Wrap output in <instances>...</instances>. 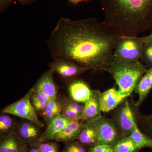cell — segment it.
<instances>
[{
    "label": "cell",
    "mask_w": 152,
    "mask_h": 152,
    "mask_svg": "<svg viewBox=\"0 0 152 152\" xmlns=\"http://www.w3.org/2000/svg\"><path fill=\"white\" fill-rule=\"evenodd\" d=\"M121 37L95 18H61L48 40V48L53 59L69 60L88 70L107 72Z\"/></svg>",
    "instance_id": "obj_1"
},
{
    "label": "cell",
    "mask_w": 152,
    "mask_h": 152,
    "mask_svg": "<svg viewBox=\"0 0 152 152\" xmlns=\"http://www.w3.org/2000/svg\"><path fill=\"white\" fill-rule=\"evenodd\" d=\"M104 21L123 37H138L152 30V0H100Z\"/></svg>",
    "instance_id": "obj_2"
},
{
    "label": "cell",
    "mask_w": 152,
    "mask_h": 152,
    "mask_svg": "<svg viewBox=\"0 0 152 152\" xmlns=\"http://www.w3.org/2000/svg\"><path fill=\"white\" fill-rule=\"evenodd\" d=\"M148 70L141 61L126 63L113 59L107 72L113 76L118 85V91L125 98L132 94Z\"/></svg>",
    "instance_id": "obj_3"
},
{
    "label": "cell",
    "mask_w": 152,
    "mask_h": 152,
    "mask_svg": "<svg viewBox=\"0 0 152 152\" xmlns=\"http://www.w3.org/2000/svg\"><path fill=\"white\" fill-rule=\"evenodd\" d=\"M144 45L142 37L123 36L116 45L113 59L126 63L140 61Z\"/></svg>",
    "instance_id": "obj_4"
},
{
    "label": "cell",
    "mask_w": 152,
    "mask_h": 152,
    "mask_svg": "<svg viewBox=\"0 0 152 152\" xmlns=\"http://www.w3.org/2000/svg\"><path fill=\"white\" fill-rule=\"evenodd\" d=\"M33 92L31 88L22 99L7 106L1 111L2 113L11 114L31 121L41 128L43 124L39 120L37 112L31 102V96Z\"/></svg>",
    "instance_id": "obj_5"
},
{
    "label": "cell",
    "mask_w": 152,
    "mask_h": 152,
    "mask_svg": "<svg viewBox=\"0 0 152 152\" xmlns=\"http://www.w3.org/2000/svg\"><path fill=\"white\" fill-rule=\"evenodd\" d=\"M49 66L55 73L70 83L77 80L82 74L88 70L72 61L63 58L53 59L49 64Z\"/></svg>",
    "instance_id": "obj_6"
},
{
    "label": "cell",
    "mask_w": 152,
    "mask_h": 152,
    "mask_svg": "<svg viewBox=\"0 0 152 152\" xmlns=\"http://www.w3.org/2000/svg\"><path fill=\"white\" fill-rule=\"evenodd\" d=\"M94 122L97 130L98 140L99 145L111 146L110 145L116 141L118 137L116 126L112 122L102 116Z\"/></svg>",
    "instance_id": "obj_7"
},
{
    "label": "cell",
    "mask_w": 152,
    "mask_h": 152,
    "mask_svg": "<svg viewBox=\"0 0 152 152\" xmlns=\"http://www.w3.org/2000/svg\"><path fill=\"white\" fill-rule=\"evenodd\" d=\"M41 128L34 123L23 119L17 125L16 133L23 140L29 143L41 142L43 133Z\"/></svg>",
    "instance_id": "obj_8"
},
{
    "label": "cell",
    "mask_w": 152,
    "mask_h": 152,
    "mask_svg": "<svg viewBox=\"0 0 152 152\" xmlns=\"http://www.w3.org/2000/svg\"><path fill=\"white\" fill-rule=\"evenodd\" d=\"M101 93L97 90H92L91 96L85 104L82 114V120L88 123L94 122L102 116L100 103Z\"/></svg>",
    "instance_id": "obj_9"
},
{
    "label": "cell",
    "mask_w": 152,
    "mask_h": 152,
    "mask_svg": "<svg viewBox=\"0 0 152 152\" xmlns=\"http://www.w3.org/2000/svg\"><path fill=\"white\" fill-rule=\"evenodd\" d=\"M55 73L50 69L44 72L33 87L34 91H40L47 95L51 100L56 99L58 88L54 80Z\"/></svg>",
    "instance_id": "obj_10"
},
{
    "label": "cell",
    "mask_w": 152,
    "mask_h": 152,
    "mask_svg": "<svg viewBox=\"0 0 152 152\" xmlns=\"http://www.w3.org/2000/svg\"><path fill=\"white\" fill-rule=\"evenodd\" d=\"M69 91L72 100L85 104L91 97L92 90L83 81L77 79L70 83Z\"/></svg>",
    "instance_id": "obj_11"
},
{
    "label": "cell",
    "mask_w": 152,
    "mask_h": 152,
    "mask_svg": "<svg viewBox=\"0 0 152 152\" xmlns=\"http://www.w3.org/2000/svg\"><path fill=\"white\" fill-rule=\"evenodd\" d=\"M116 120L120 129L124 132L131 133L137 125L128 101H126L119 110Z\"/></svg>",
    "instance_id": "obj_12"
},
{
    "label": "cell",
    "mask_w": 152,
    "mask_h": 152,
    "mask_svg": "<svg viewBox=\"0 0 152 152\" xmlns=\"http://www.w3.org/2000/svg\"><path fill=\"white\" fill-rule=\"evenodd\" d=\"M124 99L118 91L114 88L101 93L100 97L101 111L105 113L114 110Z\"/></svg>",
    "instance_id": "obj_13"
},
{
    "label": "cell",
    "mask_w": 152,
    "mask_h": 152,
    "mask_svg": "<svg viewBox=\"0 0 152 152\" xmlns=\"http://www.w3.org/2000/svg\"><path fill=\"white\" fill-rule=\"evenodd\" d=\"M72 120L62 114L58 116L48 125V127L43 133L41 142L53 140L55 136L62 130Z\"/></svg>",
    "instance_id": "obj_14"
},
{
    "label": "cell",
    "mask_w": 152,
    "mask_h": 152,
    "mask_svg": "<svg viewBox=\"0 0 152 152\" xmlns=\"http://www.w3.org/2000/svg\"><path fill=\"white\" fill-rule=\"evenodd\" d=\"M84 122L83 120H72L62 130L55 136L53 140L67 142L78 138Z\"/></svg>",
    "instance_id": "obj_15"
},
{
    "label": "cell",
    "mask_w": 152,
    "mask_h": 152,
    "mask_svg": "<svg viewBox=\"0 0 152 152\" xmlns=\"http://www.w3.org/2000/svg\"><path fill=\"white\" fill-rule=\"evenodd\" d=\"M152 89V67L148 69L145 73L139 80L134 91L138 94L139 99L135 104L140 105Z\"/></svg>",
    "instance_id": "obj_16"
},
{
    "label": "cell",
    "mask_w": 152,
    "mask_h": 152,
    "mask_svg": "<svg viewBox=\"0 0 152 152\" xmlns=\"http://www.w3.org/2000/svg\"><path fill=\"white\" fill-rule=\"evenodd\" d=\"M64 107L63 101L58 99L57 97L49 102L40 115L47 125H48L54 119L62 114Z\"/></svg>",
    "instance_id": "obj_17"
},
{
    "label": "cell",
    "mask_w": 152,
    "mask_h": 152,
    "mask_svg": "<svg viewBox=\"0 0 152 152\" xmlns=\"http://www.w3.org/2000/svg\"><path fill=\"white\" fill-rule=\"evenodd\" d=\"M77 139L81 143L85 145H92L96 142H99L97 130L94 123L84 122Z\"/></svg>",
    "instance_id": "obj_18"
},
{
    "label": "cell",
    "mask_w": 152,
    "mask_h": 152,
    "mask_svg": "<svg viewBox=\"0 0 152 152\" xmlns=\"http://www.w3.org/2000/svg\"><path fill=\"white\" fill-rule=\"evenodd\" d=\"M20 137L15 132L4 136L0 146V152H20Z\"/></svg>",
    "instance_id": "obj_19"
},
{
    "label": "cell",
    "mask_w": 152,
    "mask_h": 152,
    "mask_svg": "<svg viewBox=\"0 0 152 152\" xmlns=\"http://www.w3.org/2000/svg\"><path fill=\"white\" fill-rule=\"evenodd\" d=\"M129 137L134 142L138 149L146 147L152 149V139L142 132L137 124Z\"/></svg>",
    "instance_id": "obj_20"
},
{
    "label": "cell",
    "mask_w": 152,
    "mask_h": 152,
    "mask_svg": "<svg viewBox=\"0 0 152 152\" xmlns=\"http://www.w3.org/2000/svg\"><path fill=\"white\" fill-rule=\"evenodd\" d=\"M51 100L50 98L40 91H34L31 96V102L37 113L41 114Z\"/></svg>",
    "instance_id": "obj_21"
},
{
    "label": "cell",
    "mask_w": 152,
    "mask_h": 152,
    "mask_svg": "<svg viewBox=\"0 0 152 152\" xmlns=\"http://www.w3.org/2000/svg\"><path fill=\"white\" fill-rule=\"evenodd\" d=\"M17 125L13 119L7 114L3 113L0 116V133L3 136L15 132Z\"/></svg>",
    "instance_id": "obj_22"
},
{
    "label": "cell",
    "mask_w": 152,
    "mask_h": 152,
    "mask_svg": "<svg viewBox=\"0 0 152 152\" xmlns=\"http://www.w3.org/2000/svg\"><path fill=\"white\" fill-rule=\"evenodd\" d=\"M113 148L114 152H134L138 149L129 137L118 142Z\"/></svg>",
    "instance_id": "obj_23"
},
{
    "label": "cell",
    "mask_w": 152,
    "mask_h": 152,
    "mask_svg": "<svg viewBox=\"0 0 152 152\" xmlns=\"http://www.w3.org/2000/svg\"><path fill=\"white\" fill-rule=\"evenodd\" d=\"M141 61L148 69L152 67V42L145 44Z\"/></svg>",
    "instance_id": "obj_24"
},
{
    "label": "cell",
    "mask_w": 152,
    "mask_h": 152,
    "mask_svg": "<svg viewBox=\"0 0 152 152\" xmlns=\"http://www.w3.org/2000/svg\"><path fill=\"white\" fill-rule=\"evenodd\" d=\"M141 124L145 134L152 140V115L143 117Z\"/></svg>",
    "instance_id": "obj_25"
},
{
    "label": "cell",
    "mask_w": 152,
    "mask_h": 152,
    "mask_svg": "<svg viewBox=\"0 0 152 152\" xmlns=\"http://www.w3.org/2000/svg\"><path fill=\"white\" fill-rule=\"evenodd\" d=\"M63 101L64 107L73 110L82 115L84 105L80 104L77 102L67 98L65 99Z\"/></svg>",
    "instance_id": "obj_26"
},
{
    "label": "cell",
    "mask_w": 152,
    "mask_h": 152,
    "mask_svg": "<svg viewBox=\"0 0 152 152\" xmlns=\"http://www.w3.org/2000/svg\"><path fill=\"white\" fill-rule=\"evenodd\" d=\"M62 114L72 120H82V115L70 109L64 107Z\"/></svg>",
    "instance_id": "obj_27"
},
{
    "label": "cell",
    "mask_w": 152,
    "mask_h": 152,
    "mask_svg": "<svg viewBox=\"0 0 152 152\" xmlns=\"http://www.w3.org/2000/svg\"><path fill=\"white\" fill-rule=\"evenodd\" d=\"M37 147L41 152H58V147L55 143H42Z\"/></svg>",
    "instance_id": "obj_28"
},
{
    "label": "cell",
    "mask_w": 152,
    "mask_h": 152,
    "mask_svg": "<svg viewBox=\"0 0 152 152\" xmlns=\"http://www.w3.org/2000/svg\"><path fill=\"white\" fill-rule=\"evenodd\" d=\"M66 152H86L84 148L77 143L70 144L66 149Z\"/></svg>",
    "instance_id": "obj_29"
},
{
    "label": "cell",
    "mask_w": 152,
    "mask_h": 152,
    "mask_svg": "<svg viewBox=\"0 0 152 152\" xmlns=\"http://www.w3.org/2000/svg\"><path fill=\"white\" fill-rule=\"evenodd\" d=\"M110 146L106 145H97L91 148L89 152H105Z\"/></svg>",
    "instance_id": "obj_30"
},
{
    "label": "cell",
    "mask_w": 152,
    "mask_h": 152,
    "mask_svg": "<svg viewBox=\"0 0 152 152\" xmlns=\"http://www.w3.org/2000/svg\"><path fill=\"white\" fill-rule=\"evenodd\" d=\"M142 37L144 41V44L152 42V31L150 34L146 36H145V37Z\"/></svg>",
    "instance_id": "obj_31"
},
{
    "label": "cell",
    "mask_w": 152,
    "mask_h": 152,
    "mask_svg": "<svg viewBox=\"0 0 152 152\" xmlns=\"http://www.w3.org/2000/svg\"><path fill=\"white\" fill-rule=\"evenodd\" d=\"M21 4L28 5L34 2L36 0H18Z\"/></svg>",
    "instance_id": "obj_32"
},
{
    "label": "cell",
    "mask_w": 152,
    "mask_h": 152,
    "mask_svg": "<svg viewBox=\"0 0 152 152\" xmlns=\"http://www.w3.org/2000/svg\"><path fill=\"white\" fill-rule=\"evenodd\" d=\"M86 1H88V0H69V1L72 4H76L81 2Z\"/></svg>",
    "instance_id": "obj_33"
},
{
    "label": "cell",
    "mask_w": 152,
    "mask_h": 152,
    "mask_svg": "<svg viewBox=\"0 0 152 152\" xmlns=\"http://www.w3.org/2000/svg\"><path fill=\"white\" fill-rule=\"evenodd\" d=\"M29 152H41V151L37 147V148H32L30 150Z\"/></svg>",
    "instance_id": "obj_34"
},
{
    "label": "cell",
    "mask_w": 152,
    "mask_h": 152,
    "mask_svg": "<svg viewBox=\"0 0 152 152\" xmlns=\"http://www.w3.org/2000/svg\"><path fill=\"white\" fill-rule=\"evenodd\" d=\"M105 152H114L113 148L111 146L109 147L106 150Z\"/></svg>",
    "instance_id": "obj_35"
}]
</instances>
